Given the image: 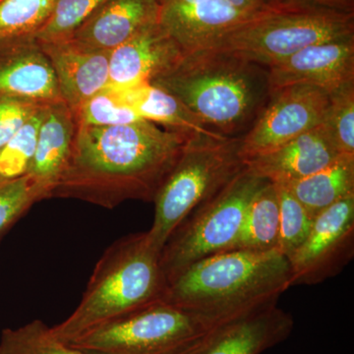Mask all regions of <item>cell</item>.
<instances>
[{"label":"cell","instance_id":"16","mask_svg":"<svg viewBox=\"0 0 354 354\" xmlns=\"http://www.w3.org/2000/svg\"><path fill=\"white\" fill-rule=\"evenodd\" d=\"M253 16L237 10L225 0H192L160 4L158 22L184 53H190L208 48L221 35Z\"/></svg>","mask_w":354,"mask_h":354},{"label":"cell","instance_id":"13","mask_svg":"<svg viewBox=\"0 0 354 354\" xmlns=\"http://www.w3.org/2000/svg\"><path fill=\"white\" fill-rule=\"evenodd\" d=\"M293 328L290 314L269 305L221 323L187 354H262L286 341Z\"/></svg>","mask_w":354,"mask_h":354},{"label":"cell","instance_id":"2","mask_svg":"<svg viewBox=\"0 0 354 354\" xmlns=\"http://www.w3.org/2000/svg\"><path fill=\"white\" fill-rule=\"evenodd\" d=\"M150 84L174 95L207 127L227 137L243 136L272 94L268 67L216 48L184 53Z\"/></svg>","mask_w":354,"mask_h":354},{"label":"cell","instance_id":"9","mask_svg":"<svg viewBox=\"0 0 354 354\" xmlns=\"http://www.w3.org/2000/svg\"><path fill=\"white\" fill-rule=\"evenodd\" d=\"M329 104V93L314 86L293 85L272 91L252 127L241 137L244 162L272 152L322 124Z\"/></svg>","mask_w":354,"mask_h":354},{"label":"cell","instance_id":"12","mask_svg":"<svg viewBox=\"0 0 354 354\" xmlns=\"http://www.w3.org/2000/svg\"><path fill=\"white\" fill-rule=\"evenodd\" d=\"M184 53L160 22L148 26L109 51L108 88L124 91L150 84L171 70Z\"/></svg>","mask_w":354,"mask_h":354},{"label":"cell","instance_id":"14","mask_svg":"<svg viewBox=\"0 0 354 354\" xmlns=\"http://www.w3.org/2000/svg\"><path fill=\"white\" fill-rule=\"evenodd\" d=\"M39 43L53 67L60 97L72 111L109 87V51L74 39Z\"/></svg>","mask_w":354,"mask_h":354},{"label":"cell","instance_id":"37","mask_svg":"<svg viewBox=\"0 0 354 354\" xmlns=\"http://www.w3.org/2000/svg\"><path fill=\"white\" fill-rule=\"evenodd\" d=\"M265 1H266V0H265Z\"/></svg>","mask_w":354,"mask_h":354},{"label":"cell","instance_id":"24","mask_svg":"<svg viewBox=\"0 0 354 354\" xmlns=\"http://www.w3.org/2000/svg\"><path fill=\"white\" fill-rule=\"evenodd\" d=\"M55 0H0V39L36 37L50 19Z\"/></svg>","mask_w":354,"mask_h":354},{"label":"cell","instance_id":"32","mask_svg":"<svg viewBox=\"0 0 354 354\" xmlns=\"http://www.w3.org/2000/svg\"><path fill=\"white\" fill-rule=\"evenodd\" d=\"M274 4L318 7L339 12L354 13V0H281Z\"/></svg>","mask_w":354,"mask_h":354},{"label":"cell","instance_id":"15","mask_svg":"<svg viewBox=\"0 0 354 354\" xmlns=\"http://www.w3.org/2000/svg\"><path fill=\"white\" fill-rule=\"evenodd\" d=\"M0 94L46 104L62 101L53 67L36 37L0 39Z\"/></svg>","mask_w":354,"mask_h":354},{"label":"cell","instance_id":"7","mask_svg":"<svg viewBox=\"0 0 354 354\" xmlns=\"http://www.w3.org/2000/svg\"><path fill=\"white\" fill-rule=\"evenodd\" d=\"M225 321L160 300L67 344L90 354H187Z\"/></svg>","mask_w":354,"mask_h":354},{"label":"cell","instance_id":"22","mask_svg":"<svg viewBox=\"0 0 354 354\" xmlns=\"http://www.w3.org/2000/svg\"><path fill=\"white\" fill-rule=\"evenodd\" d=\"M279 200L278 185L268 181L249 204L236 241L230 250L278 249Z\"/></svg>","mask_w":354,"mask_h":354},{"label":"cell","instance_id":"21","mask_svg":"<svg viewBox=\"0 0 354 354\" xmlns=\"http://www.w3.org/2000/svg\"><path fill=\"white\" fill-rule=\"evenodd\" d=\"M283 185L315 218L335 203L354 194V158H339L311 176Z\"/></svg>","mask_w":354,"mask_h":354},{"label":"cell","instance_id":"4","mask_svg":"<svg viewBox=\"0 0 354 354\" xmlns=\"http://www.w3.org/2000/svg\"><path fill=\"white\" fill-rule=\"evenodd\" d=\"M167 283L160 251L146 232L122 237L104 251L95 265L77 308L50 327L58 339L70 342L97 326L164 300Z\"/></svg>","mask_w":354,"mask_h":354},{"label":"cell","instance_id":"3","mask_svg":"<svg viewBox=\"0 0 354 354\" xmlns=\"http://www.w3.org/2000/svg\"><path fill=\"white\" fill-rule=\"evenodd\" d=\"M290 261L279 249L228 250L190 265L167 286L165 301L220 320L278 304L290 286Z\"/></svg>","mask_w":354,"mask_h":354},{"label":"cell","instance_id":"5","mask_svg":"<svg viewBox=\"0 0 354 354\" xmlns=\"http://www.w3.org/2000/svg\"><path fill=\"white\" fill-rule=\"evenodd\" d=\"M244 167L241 137H191L153 199L155 218L147 232L151 243L162 251L183 221Z\"/></svg>","mask_w":354,"mask_h":354},{"label":"cell","instance_id":"19","mask_svg":"<svg viewBox=\"0 0 354 354\" xmlns=\"http://www.w3.org/2000/svg\"><path fill=\"white\" fill-rule=\"evenodd\" d=\"M76 130L74 114L64 102H51L46 106L36 153L28 172L38 186L43 200L50 199L51 191L66 167Z\"/></svg>","mask_w":354,"mask_h":354},{"label":"cell","instance_id":"25","mask_svg":"<svg viewBox=\"0 0 354 354\" xmlns=\"http://www.w3.org/2000/svg\"><path fill=\"white\" fill-rule=\"evenodd\" d=\"M48 104L39 109L0 149V181L19 178L29 172L36 153L39 127Z\"/></svg>","mask_w":354,"mask_h":354},{"label":"cell","instance_id":"36","mask_svg":"<svg viewBox=\"0 0 354 354\" xmlns=\"http://www.w3.org/2000/svg\"><path fill=\"white\" fill-rule=\"evenodd\" d=\"M157 1H158V0H157Z\"/></svg>","mask_w":354,"mask_h":354},{"label":"cell","instance_id":"10","mask_svg":"<svg viewBox=\"0 0 354 354\" xmlns=\"http://www.w3.org/2000/svg\"><path fill=\"white\" fill-rule=\"evenodd\" d=\"M354 194L314 218L308 236L288 258L290 286H313L337 276L353 259Z\"/></svg>","mask_w":354,"mask_h":354},{"label":"cell","instance_id":"33","mask_svg":"<svg viewBox=\"0 0 354 354\" xmlns=\"http://www.w3.org/2000/svg\"><path fill=\"white\" fill-rule=\"evenodd\" d=\"M225 1L234 8L248 15H255L264 10L268 6L265 0H225Z\"/></svg>","mask_w":354,"mask_h":354},{"label":"cell","instance_id":"20","mask_svg":"<svg viewBox=\"0 0 354 354\" xmlns=\"http://www.w3.org/2000/svg\"><path fill=\"white\" fill-rule=\"evenodd\" d=\"M116 92L120 95L123 101L137 111L142 120L186 134L223 136L207 127L174 95L152 84Z\"/></svg>","mask_w":354,"mask_h":354},{"label":"cell","instance_id":"17","mask_svg":"<svg viewBox=\"0 0 354 354\" xmlns=\"http://www.w3.org/2000/svg\"><path fill=\"white\" fill-rule=\"evenodd\" d=\"M342 157L323 124L299 135L277 150L244 162L258 176L288 184L311 176Z\"/></svg>","mask_w":354,"mask_h":354},{"label":"cell","instance_id":"8","mask_svg":"<svg viewBox=\"0 0 354 354\" xmlns=\"http://www.w3.org/2000/svg\"><path fill=\"white\" fill-rule=\"evenodd\" d=\"M267 183L245 165L215 196L183 221L160 251L167 283L198 261L232 249L249 204Z\"/></svg>","mask_w":354,"mask_h":354},{"label":"cell","instance_id":"29","mask_svg":"<svg viewBox=\"0 0 354 354\" xmlns=\"http://www.w3.org/2000/svg\"><path fill=\"white\" fill-rule=\"evenodd\" d=\"M106 0H55L50 19L37 34L39 41L67 39Z\"/></svg>","mask_w":354,"mask_h":354},{"label":"cell","instance_id":"6","mask_svg":"<svg viewBox=\"0 0 354 354\" xmlns=\"http://www.w3.org/2000/svg\"><path fill=\"white\" fill-rule=\"evenodd\" d=\"M354 35V13L318 7L268 4L206 48L230 51L269 67L313 44Z\"/></svg>","mask_w":354,"mask_h":354},{"label":"cell","instance_id":"28","mask_svg":"<svg viewBox=\"0 0 354 354\" xmlns=\"http://www.w3.org/2000/svg\"><path fill=\"white\" fill-rule=\"evenodd\" d=\"M322 124L339 155L354 158V84L330 95Z\"/></svg>","mask_w":354,"mask_h":354},{"label":"cell","instance_id":"35","mask_svg":"<svg viewBox=\"0 0 354 354\" xmlns=\"http://www.w3.org/2000/svg\"><path fill=\"white\" fill-rule=\"evenodd\" d=\"M281 1V0H266V3L267 4H274L278 3V2Z\"/></svg>","mask_w":354,"mask_h":354},{"label":"cell","instance_id":"34","mask_svg":"<svg viewBox=\"0 0 354 354\" xmlns=\"http://www.w3.org/2000/svg\"><path fill=\"white\" fill-rule=\"evenodd\" d=\"M192 0H158V4L167 3V2H189Z\"/></svg>","mask_w":354,"mask_h":354},{"label":"cell","instance_id":"31","mask_svg":"<svg viewBox=\"0 0 354 354\" xmlns=\"http://www.w3.org/2000/svg\"><path fill=\"white\" fill-rule=\"evenodd\" d=\"M46 104L27 97L0 94V149Z\"/></svg>","mask_w":354,"mask_h":354},{"label":"cell","instance_id":"27","mask_svg":"<svg viewBox=\"0 0 354 354\" xmlns=\"http://www.w3.org/2000/svg\"><path fill=\"white\" fill-rule=\"evenodd\" d=\"M277 185L279 200L278 249L288 259L308 236L313 225L314 216L310 215L309 212L285 185Z\"/></svg>","mask_w":354,"mask_h":354},{"label":"cell","instance_id":"23","mask_svg":"<svg viewBox=\"0 0 354 354\" xmlns=\"http://www.w3.org/2000/svg\"><path fill=\"white\" fill-rule=\"evenodd\" d=\"M0 354H90L58 339L41 320L2 330Z\"/></svg>","mask_w":354,"mask_h":354},{"label":"cell","instance_id":"18","mask_svg":"<svg viewBox=\"0 0 354 354\" xmlns=\"http://www.w3.org/2000/svg\"><path fill=\"white\" fill-rule=\"evenodd\" d=\"M157 0H106L70 39L111 51L148 26L158 22Z\"/></svg>","mask_w":354,"mask_h":354},{"label":"cell","instance_id":"11","mask_svg":"<svg viewBox=\"0 0 354 354\" xmlns=\"http://www.w3.org/2000/svg\"><path fill=\"white\" fill-rule=\"evenodd\" d=\"M268 71L272 91L310 85L334 94L354 84V35L310 46Z\"/></svg>","mask_w":354,"mask_h":354},{"label":"cell","instance_id":"30","mask_svg":"<svg viewBox=\"0 0 354 354\" xmlns=\"http://www.w3.org/2000/svg\"><path fill=\"white\" fill-rule=\"evenodd\" d=\"M41 200L38 186L29 174L0 181V241L32 205Z\"/></svg>","mask_w":354,"mask_h":354},{"label":"cell","instance_id":"1","mask_svg":"<svg viewBox=\"0 0 354 354\" xmlns=\"http://www.w3.org/2000/svg\"><path fill=\"white\" fill-rule=\"evenodd\" d=\"M192 136L144 120L114 127L77 125L68 162L50 198L106 209L129 200L153 202Z\"/></svg>","mask_w":354,"mask_h":354},{"label":"cell","instance_id":"26","mask_svg":"<svg viewBox=\"0 0 354 354\" xmlns=\"http://www.w3.org/2000/svg\"><path fill=\"white\" fill-rule=\"evenodd\" d=\"M72 113L77 125L88 127H114L143 120L137 111L111 88H104L88 97Z\"/></svg>","mask_w":354,"mask_h":354}]
</instances>
